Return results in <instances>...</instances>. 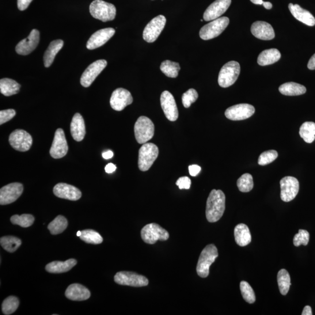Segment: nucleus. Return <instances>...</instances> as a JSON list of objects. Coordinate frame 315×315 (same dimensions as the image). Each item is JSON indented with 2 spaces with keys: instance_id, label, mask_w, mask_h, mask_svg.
Wrapping results in <instances>:
<instances>
[{
  "instance_id": "c03bdc74",
  "label": "nucleus",
  "mask_w": 315,
  "mask_h": 315,
  "mask_svg": "<svg viewBox=\"0 0 315 315\" xmlns=\"http://www.w3.org/2000/svg\"><path fill=\"white\" fill-rule=\"evenodd\" d=\"M199 97L198 93L195 89H190L182 96V103L186 108H188L194 103Z\"/></svg>"
},
{
  "instance_id": "2eb2a0df",
  "label": "nucleus",
  "mask_w": 315,
  "mask_h": 315,
  "mask_svg": "<svg viewBox=\"0 0 315 315\" xmlns=\"http://www.w3.org/2000/svg\"><path fill=\"white\" fill-rule=\"evenodd\" d=\"M68 150V144L63 129L58 128L55 132L50 154L53 158L60 159L66 156Z\"/></svg>"
},
{
  "instance_id": "39448f33",
  "label": "nucleus",
  "mask_w": 315,
  "mask_h": 315,
  "mask_svg": "<svg viewBox=\"0 0 315 315\" xmlns=\"http://www.w3.org/2000/svg\"><path fill=\"white\" fill-rule=\"evenodd\" d=\"M241 67L240 64L231 61L223 66L219 71L218 83L222 88H228L236 82L240 75Z\"/></svg>"
},
{
  "instance_id": "c85d7f7f",
  "label": "nucleus",
  "mask_w": 315,
  "mask_h": 315,
  "mask_svg": "<svg viewBox=\"0 0 315 315\" xmlns=\"http://www.w3.org/2000/svg\"><path fill=\"white\" fill-rule=\"evenodd\" d=\"M63 45L64 41L61 39L53 40L49 44L43 57L44 65L46 67L48 68L52 65L56 55L63 47Z\"/></svg>"
},
{
  "instance_id": "a878e982",
  "label": "nucleus",
  "mask_w": 315,
  "mask_h": 315,
  "mask_svg": "<svg viewBox=\"0 0 315 315\" xmlns=\"http://www.w3.org/2000/svg\"><path fill=\"white\" fill-rule=\"evenodd\" d=\"M288 8L292 15L299 21L309 26H313L315 25V18L309 11L302 9L298 5H294L292 3L290 4Z\"/></svg>"
},
{
  "instance_id": "bb28decb",
  "label": "nucleus",
  "mask_w": 315,
  "mask_h": 315,
  "mask_svg": "<svg viewBox=\"0 0 315 315\" xmlns=\"http://www.w3.org/2000/svg\"><path fill=\"white\" fill-rule=\"evenodd\" d=\"M234 236L237 244L242 247L249 245L252 241L249 228L244 223H240L235 228Z\"/></svg>"
},
{
  "instance_id": "4c0bfd02",
  "label": "nucleus",
  "mask_w": 315,
  "mask_h": 315,
  "mask_svg": "<svg viewBox=\"0 0 315 315\" xmlns=\"http://www.w3.org/2000/svg\"><path fill=\"white\" fill-rule=\"evenodd\" d=\"M79 238L87 244L98 245L103 242V238L101 235L93 230H86L81 231V235Z\"/></svg>"
},
{
  "instance_id": "6e6552de",
  "label": "nucleus",
  "mask_w": 315,
  "mask_h": 315,
  "mask_svg": "<svg viewBox=\"0 0 315 315\" xmlns=\"http://www.w3.org/2000/svg\"><path fill=\"white\" fill-rule=\"evenodd\" d=\"M229 23V18L226 17L216 19L201 28L200 37L205 40L213 39L221 35Z\"/></svg>"
},
{
  "instance_id": "f257e3e1",
  "label": "nucleus",
  "mask_w": 315,
  "mask_h": 315,
  "mask_svg": "<svg viewBox=\"0 0 315 315\" xmlns=\"http://www.w3.org/2000/svg\"><path fill=\"white\" fill-rule=\"evenodd\" d=\"M226 209V196L221 190H212L208 196L206 205V218L208 222L219 221Z\"/></svg>"
},
{
  "instance_id": "dca6fc26",
  "label": "nucleus",
  "mask_w": 315,
  "mask_h": 315,
  "mask_svg": "<svg viewBox=\"0 0 315 315\" xmlns=\"http://www.w3.org/2000/svg\"><path fill=\"white\" fill-rule=\"evenodd\" d=\"M131 94L128 91L124 88H117L113 91L110 100L111 107L116 111H121L127 106L132 103Z\"/></svg>"
},
{
  "instance_id": "5fc2aeb1",
  "label": "nucleus",
  "mask_w": 315,
  "mask_h": 315,
  "mask_svg": "<svg viewBox=\"0 0 315 315\" xmlns=\"http://www.w3.org/2000/svg\"><path fill=\"white\" fill-rule=\"evenodd\" d=\"M302 315H312V309L310 306H306L302 311Z\"/></svg>"
},
{
  "instance_id": "7ed1b4c3",
  "label": "nucleus",
  "mask_w": 315,
  "mask_h": 315,
  "mask_svg": "<svg viewBox=\"0 0 315 315\" xmlns=\"http://www.w3.org/2000/svg\"><path fill=\"white\" fill-rule=\"evenodd\" d=\"M89 11L94 18L102 22L113 21L116 17L115 6L102 0H95L91 3Z\"/></svg>"
},
{
  "instance_id": "6e6d98bb",
  "label": "nucleus",
  "mask_w": 315,
  "mask_h": 315,
  "mask_svg": "<svg viewBox=\"0 0 315 315\" xmlns=\"http://www.w3.org/2000/svg\"><path fill=\"white\" fill-rule=\"evenodd\" d=\"M263 5L265 9L271 10L272 9V5L270 2H263Z\"/></svg>"
},
{
  "instance_id": "9b49d317",
  "label": "nucleus",
  "mask_w": 315,
  "mask_h": 315,
  "mask_svg": "<svg viewBox=\"0 0 315 315\" xmlns=\"http://www.w3.org/2000/svg\"><path fill=\"white\" fill-rule=\"evenodd\" d=\"M281 199L284 202H289L294 200L298 195L299 184L297 178L286 176L280 181Z\"/></svg>"
},
{
  "instance_id": "49530a36",
  "label": "nucleus",
  "mask_w": 315,
  "mask_h": 315,
  "mask_svg": "<svg viewBox=\"0 0 315 315\" xmlns=\"http://www.w3.org/2000/svg\"><path fill=\"white\" fill-rule=\"evenodd\" d=\"M15 115H16V112L14 109H7L1 111L0 112V124L2 125L12 119Z\"/></svg>"
},
{
  "instance_id": "a18cd8bd",
  "label": "nucleus",
  "mask_w": 315,
  "mask_h": 315,
  "mask_svg": "<svg viewBox=\"0 0 315 315\" xmlns=\"http://www.w3.org/2000/svg\"><path fill=\"white\" fill-rule=\"evenodd\" d=\"M309 241V234L304 230H299L298 234L294 237V245L297 247L301 245L306 246Z\"/></svg>"
},
{
  "instance_id": "5701e85b",
  "label": "nucleus",
  "mask_w": 315,
  "mask_h": 315,
  "mask_svg": "<svg viewBox=\"0 0 315 315\" xmlns=\"http://www.w3.org/2000/svg\"><path fill=\"white\" fill-rule=\"evenodd\" d=\"M251 32L257 39L269 40L274 39L275 30L268 23L264 21L254 22L251 26Z\"/></svg>"
},
{
  "instance_id": "393cba45",
  "label": "nucleus",
  "mask_w": 315,
  "mask_h": 315,
  "mask_svg": "<svg viewBox=\"0 0 315 315\" xmlns=\"http://www.w3.org/2000/svg\"><path fill=\"white\" fill-rule=\"evenodd\" d=\"M71 133L77 142H81L86 134L84 120L79 113H75L71 123Z\"/></svg>"
},
{
  "instance_id": "9d476101",
  "label": "nucleus",
  "mask_w": 315,
  "mask_h": 315,
  "mask_svg": "<svg viewBox=\"0 0 315 315\" xmlns=\"http://www.w3.org/2000/svg\"><path fill=\"white\" fill-rule=\"evenodd\" d=\"M166 22L164 15H158L147 25L143 32V39L147 42L153 43L158 39L164 29Z\"/></svg>"
},
{
  "instance_id": "412c9836",
  "label": "nucleus",
  "mask_w": 315,
  "mask_h": 315,
  "mask_svg": "<svg viewBox=\"0 0 315 315\" xmlns=\"http://www.w3.org/2000/svg\"><path fill=\"white\" fill-rule=\"evenodd\" d=\"M115 30L112 28H105L98 30L91 35L86 48L89 50H94L105 44L111 38L115 35Z\"/></svg>"
},
{
  "instance_id": "2f4dec72",
  "label": "nucleus",
  "mask_w": 315,
  "mask_h": 315,
  "mask_svg": "<svg viewBox=\"0 0 315 315\" xmlns=\"http://www.w3.org/2000/svg\"><path fill=\"white\" fill-rule=\"evenodd\" d=\"M21 85L10 78H3L0 80V91L4 96H12L20 92Z\"/></svg>"
},
{
  "instance_id": "79ce46f5",
  "label": "nucleus",
  "mask_w": 315,
  "mask_h": 315,
  "mask_svg": "<svg viewBox=\"0 0 315 315\" xmlns=\"http://www.w3.org/2000/svg\"><path fill=\"white\" fill-rule=\"evenodd\" d=\"M240 289L243 298L246 302L253 303L256 301L255 292L248 282L242 281L240 284Z\"/></svg>"
},
{
  "instance_id": "7c9ffc66",
  "label": "nucleus",
  "mask_w": 315,
  "mask_h": 315,
  "mask_svg": "<svg viewBox=\"0 0 315 315\" xmlns=\"http://www.w3.org/2000/svg\"><path fill=\"white\" fill-rule=\"evenodd\" d=\"M279 91L281 94L286 96H298L304 94L306 89L303 85L293 82H287L280 86Z\"/></svg>"
},
{
  "instance_id": "13d9d810",
  "label": "nucleus",
  "mask_w": 315,
  "mask_h": 315,
  "mask_svg": "<svg viewBox=\"0 0 315 315\" xmlns=\"http://www.w3.org/2000/svg\"><path fill=\"white\" fill-rule=\"evenodd\" d=\"M81 235V231H78L77 233V237H80Z\"/></svg>"
},
{
  "instance_id": "f704fd0d",
  "label": "nucleus",
  "mask_w": 315,
  "mask_h": 315,
  "mask_svg": "<svg viewBox=\"0 0 315 315\" xmlns=\"http://www.w3.org/2000/svg\"><path fill=\"white\" fill-rule=\"evenodd\" d=\"M21 244L20 239L13 236L3 237L0 239V244L3 248L10 253L16 251Z\"/></svg>"
},
{
  "instance_id": "f8f14e48",
  "label": "nucleus",
  "mask_w": 315,
  "mask_h": 315,
  "mask_svg": "<svg viewBox=\"0 0 315 315\" xmlns=\"http://www.w3.org/2000/svg\"><path fill=\"white\" fill-rule=\"evenodd\" d=\"M32 138L28 132L24 130H15L9 138V143L15 150L25 152L28 151L32 145Z\"/></svg>"
},
{
  "instance_id": "8fccbe9b",
  "label": "nucleus",
  "mask_w": 315,
  "mask_h": 315,
  "mask_svg": "<svg viewBox=\"0 0 315 315\" xmlns=\"http://www.w3.org/2000/svg\"><path fill=\"white\" fill-rule=\"evenodd\" d=\"M189 173L192 176H196L201 170V167L197 165H192L189 166Z\"/></svg>"
},
{
  "instance_id": "864d4df0",
  "label": "nucleus",
  "mask_w": 315,
  "mask_h": 315,
  "mask_svg": "<svg viewBox=\"0 0 315 315\" xmlns=\"http://www.w3.org/2000/svg\"><path fill=\"white\" fill-rule=\"evenodd\" d=\"M102 157L105 159H111L113 157V153L111 150L104 152L102 153Z\"/></svg>"
},
{
  "instance_id": "b1692460",
  "label": "nucleus",
  "mask_w": 315,
  "mask_h": 315,
  "mask_svg": "<svg viewBox=\"0 0 315 315\" xmlns=\"http://www.w3.org/2000/svg\"><path fill=\"white\" fill-rule=\"evenodd\" d=\"M65 295L72 301H85L91 296L90 291L86 287L79 284H73L67 288Z\"/></svg>"
},
{
  "instance_id": "a19ab883",
  "label": "nucleus",
  "mask_w": 315,
  "mask_h": 315,
  "mask_svg": "<svg viewBox=\"0 0 315 315\" xmlns=\"http://www.w3.org/2000/svg\"><path fill=\"white\" fill-rule=\"evenodd\" d=\"M19 304H20V301L17 297L10 296L7 298L2 304L3 313L6 315L13 313L18 308Z\"/></svg>"
},
{
  "instance_id": "0eeeda50",
  "label": "nucleus",
  "mask_w": 315,
  "mask_h": 315,
  "mask_svg": "<svg viewBox=\"0 0 315 315\" xmlns=\"http://www.w3.org/2000/svg\"><path fill=\"white\" fill-rule=\"evenodd\" d=\"M141 236L143 241L148 244H154L158 241L168 240L169 234L166 230L155 223H149L143 228Z\"/></svg>"
},
{
  "instance_id": "4d7b16f0",
  "label": "nucleus",
  "mask_w": 315,
  "mask_h": 315,
  "mask_svg": "<svg viewBox=\"0 0 315 315\" xmlns=\"http://www.w3.org/2000/svg\"><path fill=\"white\" fill-rule=\"evenodd\" d=\"M250 2L257 5H263V0H250Z\"/></svg>"
},
{
  "instance_id": "cd10ccee",
  "label": "nucleus",
  "mask_w": 315,
  "mask_h": 315,
  "mask_svg": "<svg viewBox=\"0 0 315 315\" xmlns=\"http://www.w3.org/2000/svg\"><path fill=\"white\" fill-rule=\"evenodd\" d=\"M77 263V260L74 259H70L65 261H52L47 265L46 271L51 273H66L70 271Z\"/></svg>"
},
{
  "instance_id": "ddd939ff",
  "label": "nucleus",
  "mask_w": 315,
  "mask_h": 315,
  "mask_svg": "<svg viewBox=\"0 0 315 315\" xmlns=\"http://www.w3.org/2000/svg\"><path fill=\"white\" fill-rule=\"evenodd\" d=\"M107 66L105 60H99L90 64L83 72L81 77V84L85 88H88Z\"/></svg>"
},
{
  "instance_id": "a211bd4d",
  "label": "nucleus",
  "mask_w": 315,
  "mask_h": 315,
  "mask_svg": "<svg viewBox=\"0 0 315 315\" xmlns=\"http://www.w3.org/2000/svg\"><path fill=\"white\" fill-rule=\"evenodd\" d=\"M40 40V33L37 29H33L26 39L18 43L15 51L18 55L26 56L32 53L37 47Z\"/></svg>"
},
{
  "instance_id": "3c124183",
  "label": "nucleus",
  "mask_w": 315,
  "mask_h": 315,
  "mask_svg": "<svg viewBox=\"0 0 315 315\" xmlns=\"http://www.w3.org/2000/svg\"><path fill=\"white\" fill-rule=\"evenodd\" d=\"M105 169L106 173H112L115 171L116 166L113 164H112V163H110V164H108L105 166Z\"/></svg>"
},
{
  "instance_id": "c756f323",
  "label": "nucleus",
  "mask_w": 315,
  "mask_h": 315,
  "mask_svg": "<svg viewBox=\"0 0 315 315\" xmlns=\"http://www.w3.org/2000/svg\"><path fill=\"white\" fill-rule=\"evenodd\" d=\"M281 58V53L276 49H267L260 53L257 59L260 66H265L275 63Z\"/></svg>"
},
{
  "instance_id": "f03ea898",
  "label": "nucleus",
  "mask_w": 315,
  "mask_h": 315,
  "mask_svg": "<svg viewBox=\"0 0 315 315\" xmlns=\"http://www.w3.org/2000/svg\"><path fill=\"white\" fill-rule=\"evenodd\" d=\"M218 256L217 248L213 244L208 245L201 253L196 271L200 278H206L210 273V267Z\"/></svg>"
},
{
  "instance_id": "37998d69",
  "label": "nucleus",
  "mask_w": 315,
  "mask_h": 315,
  "mask_svg": "<svg viewBox=\"0 0 315 315\" xmlns=\"http://www.w3.org/2000/svg\"><path fill=\"white\" fill-rule=\"evenodd\" d=\"M278 157V153L275 150H268L263 152L258 159V164L264 166L271 164Z\"/></svg>"
},
{
  "instance_id": "473e14b6",
  "label": "nucleus",
  "mask_w": 315,
  "mask_h": 315,
  "mask_svg": "<svg viewBox=\"0 0 315 315\" xmlns=\"http://www.w3.org/2000/svg\"><path fill=\"white\" fill-rule=\"evenodd\" d=\"M299 135L307 143H312L315 139V123L312 121H306L299 129Z\"/></svg>"
},
{
  "instance_id": "72a5a7b5",
  "label": "nucleus",
  "mask_w": 315,
  "mask_h": 315,
  "mask_svg": "<svg viewBox=\"0 0 315 315\" xmlns=\"http://www.w3.org/2000/svg\"><path fill=\"white\" fill-rule=\"evenodd\" d=\"M278 282L281 294L286 295L289 291L291 283L289 273L285 269H282L279 272Z\"/></svg>"
},
{
  "instance_id": "423d86ee",
  "label": "nucleus",
  "mask_w": 315,
  "mask_h": 315,
  "mask_svg": "<svg viewBox=\"0 0 315 315\" xmlns=\"http://www.w3.org/2000/svg\"><path fill=\"white\" fill-rule=\"evenodd\" d=\"M155 127L153 121L146 116H141L134 125L135 138L139 144L147 143L154 135Z\"/></svg>"
},
{
  "instance_id": "20e7f679",
  "label": "nucleus",
  "mask_w": 315,
  "mask_h": 315,
  "mask_svg": "<svg viewBox=\"0 0 315 315\" xmlns=\"http://www.w3.org/2000/svg\"><path fill=\"white\" fill-rule=\"evenodd\" d=\"M159 154L158 148L153 143H145L139 150V168L142 171L149 170L156 160Z\"/></svg>"
},
{
  "instance_id": "ea45409f",
  "label": "nucleus",
  "mask_w": 315,
  "mask_h": 315,
  "mask_svg": "<svg viewBox=\"0 0 315 315\" xmlns=\"http://www.w3.org/2000/svg\"><path fill=\"white\" fill-rule=\"evenodd\" d=\"M34 221H35V218L30 214L14 215L11 218V222L13 224L20 226L23 228H28L31 226Z\"/></svg>"
},
{
  "instance_id": "6ab92c4d",
  "label": "nucleus",
  "mask_w": 315,
  "mask_h": 315,
  "mask_svg": "<svg viewBox=\"0 0 315 315\" xmlns=\"http://www.w3.org/2000/svg\"><path fill=\"white\" fill-rule=\"evenodd\" d=\"M161 105L167 119L171 121H174L177 119L179 112H178L176 102L173 96L169 91H165L162 93Z\"/></svg>"
},
{
  "instance_id": "e433bc0d",
  "label": "nucleus",
  "mask_w": 315,
  "mask_h": 315,
  "mask_svg": "<svg viewBox=\"0 0 315 315\" xmlns=\"http://www.w3.org/2000/svg\"><path fill=\"white\" fill-rule=\"evenodd\" d=\"M68 221L67 219L62 215H59L48 226V230L52 235H58L62 233L67 229Z\"/></svg>"
},
{
  "instance_id": "09e8293b",
  "label": "nucleus",
  "mask_w": 315,
  "mask_h": 315,
  "mask_svg": "<svg viewBox=\"0 0 315 315\" xmlns=\"http://www.w3.org/2000/svg\"><path fill=\"white\" fill-rule=\"evenodd\" d=\"M32 2V0H17L18 9L20 11L25 10Z\"/></svg>"
},
{
  "instance_id": "f3484780",
  "label": "nucleus",
  "mask_w": 315,
  "mask_h": 315,
  "mask_svg": "<svg viewBox=\"0 0 315 315\" xmlns=\"http://www.w3.org/2000/svg\"><path fill=\"white\" fill-rule=\"evenodd\" d=\"M24 191L20 183H13L5 186L0 190V204L12 203L20 197Z\"/></svg>"
},
{
  "instance_id": "58836bf2",
  "label": "nucleus",
  "mask_w": 315,
  "mask_h": 315,
  "mask_svg": "<svg viewBox=\"0 0 315 315\" xmlns=\"http://www.w3.org/2000/svg\"><path fill=\"white\" fill-rule=\"evenodd\" d=\"M239 190L242 192H249L253 188V177L249 173L243 174L237 181Z\"/></svg>"
},
{
  "instance_id": "c9c22d12",
  "label": "nucleus",
  "mask_w": 315,
  "mask_h": 315,
  "mask_svg": "<svg viewBox=\"0 0 315 315\" xmlns=\"http://www.w3.org/2000/svg\"><path fill=\"white\" fill-rule=\"evenodd\" d=\"M160 69L167 77L176 78L181 70V67L178 63L165 60L161 63Z\"/></svg>"
},
{
  "instance_id": "aec40b11",
  "label": "nucleus",
  "mask_w": 315,
  "mask_h": 315,
  "mask_svg": "<svg viewBox=\"0 0 315 315\" xmlns=\"http://www.w3.org/2000/svg\"><path fill=\"white\" fill-rule=\"evenodd\" d=\"M231 0H216L208 7L203 15L204 20L210 21L219 18L229 9Z\"/></svg>"
},
{
  "instance_id": "4be33fe9",
  "label": "nucleus",
  "mask_w": 315,
  "mask_h": 315,
  "mask_svg": "<svg viewBox=\"0 0 315 315\" xmlns=\"http://www.w3.org/2000/svg\"><path fill=\"white\" fill-rule=\"evenodd\" d=\"M53 193L59 198L71 201H77L82 196V193L78 189L74 186L63 183L57 184L53 189Z\"/></svg>"
},
{
  "instance_id": "4468645a",
  "label": "nucleus",
  "mask_w": 315,
  "mask_h": 315,
  "mask_svg": "<svg viewBox=\"0 0 315 315\" xmlns=\"http://www.w3.org/2000/svg\"><path fill=\"white\" fill-rule=\"evenodd\" d=\"M255 112V109L251 105L242 104L231 106L226 110L225 115L231 120H243L249 118Z\"/></svg>"
},
{
  "instance_id": "de8ad7c7",
  "label": "nucleus",
  "mask_w": 315,
  "mask_h": 315,
  "mask_svg": "<svg viewBox=\"0 0 315 315\" xmlns=\"http://www.w3.org/2000/svg\"><path fill=\"white\" fill-rule=\"evenodd\" d=\"M180 189H189L191 188V180L187 176L181 177L176 183Z\"/></svg>"
},
{
  "instance_id": "603ef678",
  "label": "nucleus",
  "mask_w": 315,
  "mask_h": 315,
  "mask_svg": "<svg viewBox=\"0 0 315 315\" xmlns=\"http://www.w3.org/2000/svg\"><path fill=\"white\" fill-rule=\"evenodd\" d=\"M308 68L311 70H315V54L311 57L308 64Z\"/></svg>"
},
{
  "instance_id": "1a4fd4ad",
  "label": "nucleus",
  "mask_w": 315,
  "mask_h": 315,
  "mask_svg": "<svg viewBox=\"0 0 315 315\" xmlns=\"http://www.w3.org/2000/svg\"><path fill=\"white\" fill-rule=\"evenodd\" d=\"M114 280L120 285L134 287H146L149 283V280L146 277L130 272L117 273Z\"/></svg>"
}]
</instances>
